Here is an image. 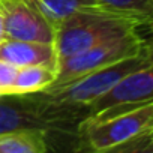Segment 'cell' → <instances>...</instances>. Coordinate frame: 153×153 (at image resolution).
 I'll return each mask as SVG.
<instances>
[{
    "instance_id": "6",
    "label": "cell",
    "mask_w": 153,
    "mask_h": 153,
    "mask_svg": "<svg viewBox=\"0 0 153 153\" xmlns=\"http://www.w3.org/2000/svg\"><path fill=\"white\" fill-rule=\"evenodd\" d=\"M0 60L12 63L17 68L41 65L57 69L59 57L54 44L18 41L6 38L3 42H0Z\"/></svg>"
},
{
    "instance_id": "9",
    "label": "cell",
    "mask_w": 153,
    "mask_h": 153,
    "mask_svg": "<svg viewBox=\"0 0 153 153\" xmlns=\"http://www.w3.org/2000/svg\"><path fill=\"white\" fill-rule=\"evenodd\" d=\"M45 150V131L32 129L0 134V153H44Z\"/></svg>"
},
{
    "instance_id": "8",
    "label": "cell",
    "mask_w": 153,
    "mask_h": 153,
    "mask_svg": "<svg viewBox=\"0 0 153 153\" xmlns=\"http://www.w3.org/2000/svg\"><path fill=\"white\" fill-rule=\"evenodd\" d=\"M57 69L32 65V66H21L17 71L15 80L11 86L9 96H24L30 93H38L54 84Z\"/></svg>"
},
{
    "instance_id": "3",
    "label": "cell",
    "mask_w": 153,
    "mask_h": 153,
    "mask_svg": "<svg viewBox=\"0 0 153 153\" xmlns=\"http://www.w3.org/2000/svg\"><path fill=\"white\" fill-rule=\"evenodd\" d=\"M149 131H153V99L126 107L105 119H86L81 125V132L95 152H116Z\"/></svg>"
},
{
    "instance_id": "7",
    "label": "cell",
    "mask_w": 153,
    "mask_h": 153,
    "mask_svg": "<svg viewBox=\"0 0 153 153\" xmlns=\"http://www.w3.org/2000/svg\"><path fill=\"white\" fill-rule=\"evenodd\" d=\"M35 105H27L23 102H0V134L32 129L45 131V128L50 126L54 119L60 117L59 113L51 114L47 111V108L44 110V107Z\"/></svg>"
},
{
    "instance_id": "1",
    "label": "cell",
    "mask_w": 153,
    "mask_h": 153,
    "mask_svg": "<svg viewBox=\"0 0 153 153\" xmlns=\"http://www.w3.org/2000/svg\"><path fill=\"white\" fill-rule=\"evenodd\" d=\"M143 21L108 9L92 8L74 12L56 27L54 48L59 60L78 54L95 44L137 30Z\"/></svg>"
},
{
    "instance_id": "5",
    "label": "cell",
    "mask_w": 153,
    "mask_h": 153,
    "mask_svg": "<svg viewBox=\"0 0 153 153\" xmlns=\"http://www.w3.org/2000/svg\"><path fill=\"white\" fill-rule=\"evenodd\" d=\"M6 38L54 44L56 30L33 0H0Z\"/></svg>"
},
{
    "instance_id": "10",
    "label": "cell",
    "mask_w": 153,
    "mask_h": 153,
    "mask_svg": "<svg viewBox=\"0 0 153 153\" xmlns=\"http://www.w3.org/2000/svg\"><path fill=\"white\" fill-rule=\"evenodd\" d=\"M33 2L42 15L48 20V23L54 27V30L66 17L74 12L92 8L105 9L98 0H33Z\"/></svg>"
},
{
    "instance_id": "4",
    "label": "cell",
    "mask_w": 153,
    "mask_h": 153,
    "mask_svg": "<svg viewBox=\"0 0 153 153\" xmlns=\"http://www.w3.org/2000/svg\"><path fill=\"white\" fill-rule=\"evenodd\" d=\"M144 51H146V45L140 27L126 35L104 39L78 54H74L66 59H60L57 62L56 81L51 86L69 83L92 71L113 65L128 57L138 56Z\"/></svg>"
},
{
    "instance_id": "12",
    "label": "cell",
    "mask_w": 153,
    "mask_h": 153,
    "mask_svg": "<svg viewBox=\"0 0 153 153\" xmlns=\"http://www.w3.org/2000/svg\"><path fill=\"white\" fill-rule=\"evenodd\" d=\"M17 71L18 68L15 65L0 60V95L2 96H9V90L15 80Z\"/></svg>"
},
{
    "instance_id": "2",
    "label": "cell",
    "mask_w": 153,
    "mask_h": 153,
    "mask_svg": "<svg viewBox=\"0 0 153 153\" xmlns=\"http://www.w3.org/2000/svg\"><path fill=\"white\" fill-rule=\"evenodd\" d=\"M150 62H152V56L146 50L138 56L128 57L113 65L99 68L69 83L50 86L45 90H42V93L45 98L63 107L84 105L89 108L92 102H95L102 95H105L110 89H113L123 76H126L128 74L140 68L147 66Z\"/></svg>"
},
{
    "instance_id": "14",
    "label": "cell",
    "mask_w": 153,
    "mask_h": 153,
    "mask_svg": "<svg viewBox=\"0 0 153 153\" xmlns=\"http://www.w3.org/2000/svg\"><path fill=\"white\" fill-rule=\"evenodd\" d=\"M0 96H2V95H0Z\"/></svg>"
},
{
    "instance_id": "11",
    "label": "cell",
    "mask_w": 153,
    "mask_h": 153,
    "mask_svg": "<svg viewBox=\"0 0 153 153\" xmlns=\"http://www.w3.org/2000/svg\"><path fill=\"white\" fill-rule=\"evenodd\" d=\"M108 11L147 23L153 18V0H98Z\"/></svg>"
},
{
    "instance_id": "13",
    "label": "cell",
    "mask_w": 153,
    "mask_h": 153,
    "mask_svg": "<svg viewBox=\"0 0 153 153\" xmlns=\"http://www.w3.org/2000/svg\"><path fill=\"white\" fill-rule=\"evenodd\" d=\"M6 39V33H5V26H3V17L0 14V42H3Z\"/></svg>"
}]
</instances>
